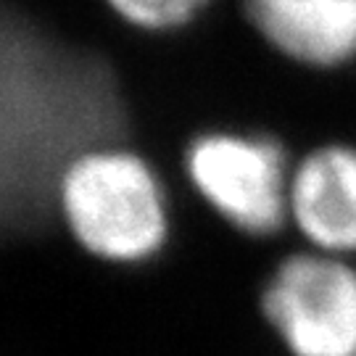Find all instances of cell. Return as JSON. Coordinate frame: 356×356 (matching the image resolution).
Wrapping results in <instances>:
<instances>
[{"instance_id": "1", "label": "cell", "mask_w": 356, "mask_h": 356, "mask_svg": "<svg viewBox=\"0 0 356 356\" xmlns=\"http://www.w3.org/2000/svg\"><path fill=\"white\" fill-rule=\"evenodd\" d=\"M53 198L76 245L103 264L140 267L169 241L164 185L129 148L108 143L79 148L58 169Z\"/></svg>"}, {"instance_id": "2", "label": "cell", "mask_w": 356, "mask_h": 356, "mask_svg": "<svg viewBox=\"0 0 356 356\" xmlns=\"http://www.w3.org/2000/svg\"><path fill=\"white\" fill-rule=\"evenodd\" d=\"M261 319L285 356H356V264L343 256L298 251L272 269Z\"/></svg>"}, {"instance_id": "3", "label": "cell", "mask_w": 356, "mask_h": 356, "mask_svg": "<svg viewBox=\"0 0 356 356\" xmlns=\"http://www.w3.org/2000/svg\"><path fill=\"white\" fill-rule=\"evenodd\" d=\"M185 172L201 201L243 235L267 238L288 225L293 166L277 140L206 132L188 145Z\"/></svg>"}, {"instance_id": "4", "label": "cell", "mask_w": 356, "mask_h": 356, "mask_svg": "<svg viewBox=\"0 0 356 356\" xmlns=\"http://www.w3.org/2000/svg\"><path fill=\"white\" fill-rule=\"evenodd\" d=\"M288 225L312 251L356 256V145L327 143L293 166Z\"/></svg>"}, {"instance_id": "5", "label": "cell", "mask_w": 356, "mask_h": 356, "mask_svg": "<svg viewBox=\"0 0 356 356\" xmlns=\"http://www.w3.org/2000/svg\"><path fill=\"white\" fill-rule=\"evenodd\" d=\"M256 32L285 58L338 69L356 58V0H243Z\"/></svg>"}, {"instance_id": "6", "label": "cell", "mask_w": 356, "mask_h": 356, "mask_svg": "<svg viewBox=\"0 0 356 356\" xmlns=\"http://www.w3.org/2000/svg\"><path fill=\"white\" fill-rule=\"evenodd\" d=\"M124 24L143 32H172L191 24L211 0H106Z\"/></svg>"}]
</instances>
